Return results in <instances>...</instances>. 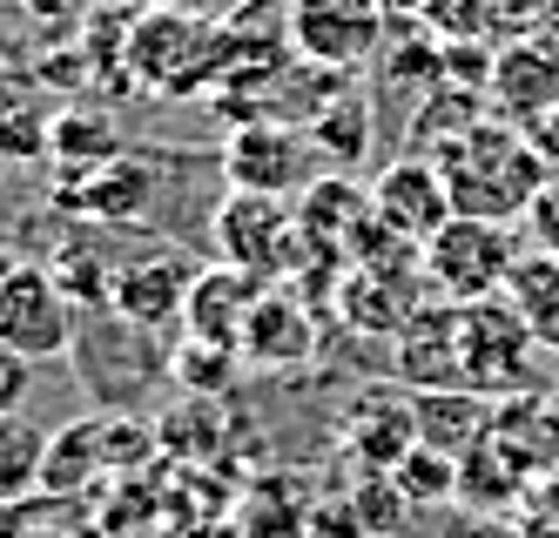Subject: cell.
Returning a JSON list of instances; mask_svg holds the SVG:
<instances>
[{"label":"cell","instance_id":"6da1fadb","mask_svg":"<svg viewBox=\"0 0 559 538\" xmlns=\"http://www.w3.org/2000/svg\"><path fill=\"white\" fill-rule=\"evenodd\" d=\"M431 162H438V176H445L452 216L506 223V229L526 223L533 195L552 182L546 162L526 142V129H512V121H499V115H478L472 129H459L452 142H438Z\"/></svg>","mask_w":559,"mask_h":538},{"label":"cell","instance_id":"7a4b0ae2","mask_svg":"<svg viewBox=\"0 0 559 538\" xmlns=\"http://www.w3.org/2000/svg\"><path fill=\"white\" fill-rule=\"evenodd\" d=\"M533 357H546L533 344L526 316L506 297L486 303H452V378L465 397H526L533 391Z\"/></svg>","mask_w":559,"mask_h":538},{"label":"cell","instance_id":"3957f363","mask_svg":"<svg viewBox=\"0 0 559 538\" xmlns=\"http://www.w3.org/2000/svg\"><path fill=\"white\" fill-rule=\"evenodd\" d=\"M519 256H526L519 229L478 223V216H452L418 250V270H425V283H431L438 303H486V297H506Z\"/></svg>","mask_w":559,"mask_h":538},{"label":"cell","instance_id":"277c9868","mask_svg":"<svg viewBox=\"0 0 559 538\" xmlns=\"http://www.w3.org/2000/svg\"><path fill=\"white\" fill-rule=\"evenodd\" d=\"M210 250L216 263L243 270L257 283H276V276H297L310 263L304 250V229H297V202L284 195H250V189H229L210 216Z\"/></svg>","mask_w":559,"mask_h":538},{"label":"cell","instance_id":"5b68a950","mask_svg":"<svg viewBox=\"0 0 559 538\" xmlns=\"http://www.w3.org/2000/svg\"><path fill=\"white\" fill-rule=\"evenodd\" d=\"M216 169H223L229 189L297 202L324 176V148H317V135L297 129V121H236L229 142L216 148Z\"/></svg>","mask_w":559,"mask_h":538},{"label":"cell","instance_id":"8992f818","mask_svg":"<svg viewBox=\"0 0 559 538\" xmlns=\"http://www.w3.org/2000/svg\"><path fill=\"white\" fill-rule=\"evenodd\" d=\"M122 61L135 68V81H142V88H155V95H195L210 81V68H223L216 27L195 21V14H182V8L142 14L122 34Z\"/></svg>","mask_w":559,"mask_h":538},{"label":"cell","instance_id":"52a82bcc","mask_svg":"<svg viewBox=\"0 0 559 538\" xmlns=\"http://www.w3.org/2000/svg\"><path fill=\"white\" fill-rule=\"evenodd\" d=\"M74 323L82 310L68 303V289L55 283L48 263H8L0 270V350H14L27 363H48V357H68L74 350Z\"/></svg>","mask_w":559,"mask_h":538},{"label":"cell","instance_id":"ba28073f","mask_svg":"<svg viewBox=\"0 0 559 538\" xmlns=\"http://www.w3.org/2000/svg\"><path fill=\"white\" fill-rule=\"evenodd\" d=\"M384 40V0H290V55L324 68V74H357Z\"/></svg>","mask_w":559,"mask_h":538},{"label":"cell","instance_id":"9c48e42d","mask_svg":"<svg viewBox=\"0 0 559 538\" xmlns=\"http://www.w3.org/2000/svg\"><path fill=\"white\" fill-rule=\"evenodd\" d=\"M486 108L512 129L539 121L546 108H559V34L546 27H519L492 48V68H486Z\"/></svg>","mask_w":559,"mask_h":538},{"label":"cell","instance_id":"30bf717a","mask_svg":"<svg viewBox=\"0 0 559 538\" xmlns=\"http://www.w3.org/2000/svg\"><path fill=\"white\" fill-rule=\"evenodd\" d=\"M365 189H371V216H378V229H384V236H397V242H412V250H425V242L452 223L445 176H438V162H431V155H418V148L391 155Z\"/></svg>","mask_w":559,"mask_h":538},{"label":"cell","instance_id":"8fae6325","mask_svg":"<svg viewBox=\"0 0 559 538\" xmlns=\"http://www.w3.org/2000/svg\"><path fill=\"white\" fill-rule=\"evenodd\" d=\"M195 270L182 250H142V256H122L108 276V316H122L135 330H155L163 337L169 323H182L189 310V289H195Z\"/></svg>","mask_w":559,"mask_h":538},{"label":"cell","instance_id":"7c38bea8","mask_svg":"<svg viewBox=\"0 0 559 538\" xmlns=\"http://www.w3.org/2000/svg\"><path fill=\"white\" fill-rule=\"evenodd\" d=\"M310 344H317V330H310V310H304L297 289H263L250 303V316H243V337H236V350L250 363H263V370L310 363Z\"/></svg>","mask_w":559,"mask_h":538},{"label":"cell","instance_id":"4fadbf2b","mask_svg":"<svg viewBox=\"0 0 559 538\" xmlns=\"http://www.w3.org/2000/svg\"><path fill=\"white\" fill-rule=\"evenodd\" d=\"M263 297V283L243 276V270H229V263H203V276H195L189 289V344H216V350H236V337H243V316L250 303Z\"/></svg>","mask_w":559,"mask_h":538},{"label":"cell","instance_id":"5bb4252c","mask_svg":"<svg viewBox=\"0 0 559 538\" xmlns=\"http://www.w3.org/2000/svg\"><path fill=\"white\" fill-rule=\"evenodd\" d=\"M412 14L445 48H499L526 27V0H412Z\"/></svg>","mask_w":559,"mask_h":538},{"label":"cell","instance_id":"9a60e30c","mask_svg":"<svg viewBox=\"0 0 559 538\" xmlns=\"http://www.w3.org/2000/svg\"><path fill=\"white\" fill-rule=\"evenodd\" d=\"M55 142V101L21 74H0V162H41Z\"/></svg>","mask_w":559,"mask_h":538},{"label":"cell","instance_id":"2e32d148","mask_svg":"<svg viewBox=\"0 0 559 538\" xmlns=\"http://www.w3.org/2000/svg\"><path fill=\"white\" fill-rule=\"evenodd\" d=\"M506 303L526 316L533 344H539L546 357H559V256H539V250L519 256V270H512V283H506Z\"/></svg>","mask_w":559,"mask_h":538},{"label":"cell","instance_id":"e0dca14e","mask_svg":"<svg viewBox=\"0 0 559 538\" xmlns=\"http://www.w3.org/2000/svg\"><path fill=\"white\" fill-rule=\"evenodd\" d=\"M48 155L61 162V169H95V162L122 155V135H115L108 115H82V108H55V142Z\"/></svg>","mask_w":559,"mask_h":538},{"label":"cell","instance_id":"ac0fdd59","mask_svg":"<svg viewBox=\"0 0 559 538\" xmlns=\"http://www.w3.org/2000/svg\"><path fill=\"white\" fill-rule=\"evenodd\" d=\"M310 135H317V148H324V162H365V148H371V108L357 101V95H337L331 108H317Z\"/></svg>","mask_w":559,"mask_h":538},{"label":"cell","instance_id":"d6986e66","mask_svg":"<svg viewBox=\"0 0 559 538\" xmlns=\"http://www.w3.org/2000/svg\"><path fill=\"white\" fill-rule=\"evenodd\" d=\"M391 485L405 491V505H438V499H452V491H459V465L438 444H418L412 458L391 471Z\"/></svg>","mask_w":559,"mask_h":538},{"label":"cell","instance_id":"ffe728a7","mask_svg":"<svg viewBox=\"0 0 559 538\" xmlns=\"http://www.w3.org/2000/svg\"><path fill=\"white\" fill-rule=\"evenodd\" d=\"M41 465H48V444L21 418H0V499H21V491L41 478Z\"/></svg>","mask_w":559,"mask_h":538},{"label":"cell","instance_id":"44dd1931","mask_svg":"<svg viewBox=\"0 0 559 538\" xmlns=\"http://www.w3.org/2000/svg\"><path fill=\"white\" fill-rule=\"evenodd\" d=\"M21 14L41 27V34L68 40V34H82V27L102 14V0H21Z\"/></svg>","mask_w":559,"mask_h":538},{"label":"cell","instance_id":"7402d4cb","mask_svg":"<svg viewBox=\"0 0 559 538\" xmlns=\"http://www.w3.org/2000/svg\"><path fill=\"white\" fill-rule=\"evenodd\" d=\"M519 236H526V250L559 256V176L533 195V210H526V223H519Z\"/></svg>","mask_w":559,"mask_h":538},{"label":"cell","instance_id":"603a6c76","mask_svg":"<svg viewBox=\"0 0 559 538\" xmlns=\"http://www.w3.org/2000/svg\"><path fill=\"white\" fill-rule=\"evenodd\" d=\"M27 391H34V363L14 357V350H0V418H21Z\"/></svg>","mask_w":559,"mask_h":538},{"label":"cell","instance_id":"cb8c5ba5","mask_svg":"<svg viewBox=\"0 0 559 538\" xmlns=\"http://www.w3.org/2000/svg\"><path fill=\"white\" fill-rule=\"evenodd\" d=\"M526 142H533V155L546 162V176H559V108H546L539 121H526Z\"/></svg>","mask_w":559,"mask_h":538},{"label":"cell","instance_id":"d4e9b609","mask_svg":"<svg viewBox=\"0 0 559 538\" xmlns=\"http://www.w3.org/2000/svg\"><path fill=\"white\" fill-rule=\"evenodd\" d=\"M526 27H546V34H559V0H526Z\"/></svg>","mask_w":559,"mask_h":538}]
</instances>
